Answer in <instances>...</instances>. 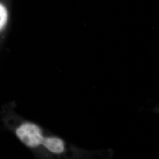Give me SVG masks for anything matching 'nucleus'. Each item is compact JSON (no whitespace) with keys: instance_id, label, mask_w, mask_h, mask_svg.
Here are the masks:
<instances>
[{"instance_id":"f257e3e1","label":"nucleus","mask_w":159,"mask_h":159,"mask_svg":"<svg viewBox=\"0 0 159 159\" xmlns=\"http://www.w3.org/2000/svg\"><path fill=\"white\" fill-rule=\"evenodd\" d=\"M18 137L25 144L29 147L34 148L42 144L44 137L40 128L32 123H24L17 129Z\"/></svg>"},{"instance_id":"f03ea898","label":"nucleus","mask_w":159,"mask_h":159,"mask_svg":"<svg viewBox=\"0 0 159 159\" xmlns=\"http://www.w3.org/2000/svg\"><path fill=\"white\" fill-rule=\"evenodd\" d=\"M42 144L54 153H61L64 150L63 140L57 137H44Z\"/></svg>"},{"instance_id":"7ed1b4c3","label":"nucleus","mask_w":159,"mask_h":159,"mask_svg":"<svg viewBox=\"0 0 159 159\" xmlns=\"http://www.w3.org/2000/svg\"><path fill=\"white\" fill-rule=\"evenodd\" d=\"M8 11L6 7L2 4H0V30L6 25L8 20Z\"/></svg>"}]
</instances>
